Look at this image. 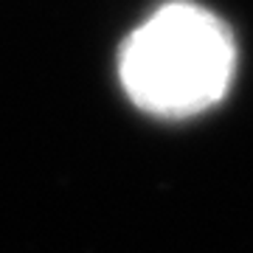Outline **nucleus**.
I'll use <instances>...</instances> for the list:
<instances>
[{
	"label": "nucleus",
	"mask_w": 253,
	"mask_h": 253,
	"mask_svg": "<svg viewBox=\"0 0 253 253\" xmlns=\"http://www.w3.org/2000/svg\"><path fill=\"white\" fill-rule=\"evenodd\" d=\"M236 40L222 17L191 0H169L132 28L118 48L126 99L155 118H194L228 96Z\"/></svg>",
	"instance_id": "1"
}]
</instances>
